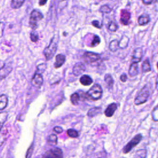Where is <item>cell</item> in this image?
I'll return each mask as SVG.
<instances>
[{"label":"cell","instance_id":"cell-1","mask_svg":"<svg viewBox=\"0 0 158 158\" xmlns=\"http://www.w3.org/2000/svg\"><path fill=\"white\" fill-rule=\"evenodd\" d=\"M82 59H83L84 62L88 65L92 66H98L100 61L101 60V56L99 54L96 52L86 51L83 53Z\"/></svg>","mask_w":158,"mask_h":158},{"label":"cell","instance_id":"cell-2","mask_svg":"<svg viewBox=\"0 0 158 158\" xmlns=\"http://www.w3.org/2000/svg\"><path fill=\"white\" fill-rule=\"evenodd\" d=\"M57 40L54 36L50 41V43L48 46H46L43 50V54L46 60H51L56 54L57 50Z\"/></svg>","mask_w":158,"mask_h":158},{"label":"cell","instance_id":"cell-3","mask_svg":"<svg viewBox=\"0 0 158 158\" xmlns=\"http://www.w3.org/2000/svg\"><path fill=\"white\" fill-rule=\"evenodd\" d=\"M103 94V90L99 84L93 85L86 93V97L91 100L97 101L101 98Z\"/></svg>","mask_w":158,"mask_h":158},{"label":"cell","instance_id":"cell-4","mask_svg":"<svg viewBox=\"0 0 158 158\" xmlns=\"http://www.w3.org/2000/svg\"><path fill=\"white\" fill-rule=\"evenodd\" d=\"M150 95L149 89L147 85H144L138 93L136 96L135 97L134 103L135 105L138 106L145 103Z\"/></svg>","mask_w":158,"mask_h":158},{"label":"cell","instance_id":"cell-5","mask_svg":"<svg viewBox=\"0 0 158 158\" xmlns=\"http://www.w3.org/2000/svg\"><path fill=\"white\" fill-rule=\"evenodd\" d=\"M43 18V15L42 13L38 10H33L30 14L29 19V26L33 30H36L38 27V22L41 20Z\"/></svg>","mask_w":158,"mask_h":158},{"label":"cell","instance_id":"cell-6","mask_svg":"<svg viewBox=\"0 0 158 158\" xmlns=\"http://www.w3.org/2000/svg\"><path fill=\"white\" fill-rule=\"evenodd\" d=\"M143 136L141 134L136 135L122 149V152L123 154L129 153L133 148L137 146L139 142L142 140Z\"/></svg>","mask_w":158,"mask_h":158},{"label":"cell","instance_id":"cell-7","mask_svg":"<svg viewBox=\"0 0 158 158\" xmlns=\"http://www.w3.org/2000/svg\"><path fill=\"white\" fill-rule=\"evenodd\" d=\"M43 157H63L62 150L59 148H54L47 151L43 156Z\"/></svg>","mask_w":158,"mask_h":158},{"label":"cell","instance_id":"cell-8","mask_svg":"<svg viewBox=\"0 0 158 158\" xmlns=\"http://www.w3.org/2000/svg\"><path fill=\"white\" fill-rule=\"evenodd\" d=\"M85 70L86 67L85 64L81 62H78L74 65L72 69V73L75 76L78 77L80 75H82Z\"/></svg>","mask_w":158,"mask_h":158},{"label":"cell","instance_id":"cell-9","mask_svg":"<svg viewBox=\"0 0 158 158\" xmlns=\"http://www.w3.org/2000/svg\"><path fill=\"white\" fill-rule=\"evenodd\" d=\"M41 74L42 73L36 72H35L31 80V83L33 86H35L38 88H40L43 85L44 80Z\"/></svg>","mask_w":158,"mask_h":158},{"label":"cell","instance_id":"cell-10","mask_svg":"<svg viewBox=\"0 0 158 158\" xmlns=\"http://www.w3.org/2000/svg\"><path fill=\"white\" fill-rule=\"evenodd\" d=\"M131 17L130 12L127 10H122L120 14V22L124 25H127L130 23Z\"/></svg>","mask_w":158,"mask_h":158},{"label":"cell","instance_id":"cell-11","mask_svg":"<svg viewBox=\"0 0 158 158\" xmlns=\"http://www.w3.org/2000/svg\"><path fill=\"white\" fill-rule=\"evenodd\" d=\"M143 56V53L141 48H138L135 49L133 52L131 62H135L139 63L140 61H141Z\"/></svg>","mask_w":158,"mask_h":158},{"label":"cell","instance_id":"cell-12","mask_svg":"<svg viewBox=\"0 0 158 158\" xmlns=\"http://www.w3.org/2000/svg\"><path fill=\"white\" fill-rule=\"evenodd\" d=\"M117 109V105L115 102H112L107 106L104 110V115L107 117H111L115 113Z\"/></svg>","mask_w":158,"mask_h":158},{"label":"cell","instance_id":"cell-13","mask_svg":"<svg viewBox=\"0 0 158 158\" xmlns=\"http://www.w3.org/2000/svg\"><path fill=\"white\" fill-rule=\"evenodd\" d=\"M55 59H55L56 60H55V62L54 63V67L56 69L61 67L64 65L66 60L65 56L63 54H59L56 55Z\"/></svg>","mask_w":158,"mask_h":158},{"label":"cell","instance_id":"cell-14","mask_svg":"<svg viewBox=\"0 0 158 158\" xmlns=\"http://www.w3.org/2000/svg\"><path fill=\"white\" fill-rule=\"evenodd\" d=\"M138 63L135 62H131L129 69L128 74L130 77H135L138 74Z\"/></svg>","mask_w":158,"mask_h":158},{"label":"cell","instance_id":"cell-15","mask_svg":"<svg viewBox=\"0 0 158 158\" xmlns=\"http://www.w3.org/2000/svg\"><path fill=\"white\" fill-rule=\"evenodd\" d=\"M80 82L83 86H89L93 83V80L89 75H83L80 78Z\"/></svg>","mask_w":158,"mask_h":158},{"label":"cell","instance_id":"cell-16","mask_svg":"<svg viewBox=\"0 0 158 158\" xmlns=\"http://www.w3.org/2000/svg\"><path fill=\"white\" fill-rule=\"evenodd\" d=\"M150 22V17L149 15L143 14L141 15L138 19V23L139 25L143 26L148 24Z\"/></svg>","mask_w":158,"mask_h":158},{"label":"cell","instance_id":"cell-17","mask_svg":"<svg viewBox=\"0 0 158 158\" xmlns=\"http://www.w3.org/2000/svg\"><path fill=\"white\" fill-rule=\"evenodd\" d=\"M102 108L101 107H91L87 112V115L90 117H94L98 115L101 112Z\"/></svg>","mask_w":158,"mask_h":158},{"label":"cell","instance_id":"cell-18","mask_svg":"<svg viewBox=\"0 0 158 158\" xmlns=\"http://www.w3.org/2000/svg\"><path fill=\"white\" fill-rule=\"evenodd\" d=\"M7 103H8L7 96L4 94H2L0 96V110H2L4 109H6V107L7 106Z\"/></svg>","mask_w":158,"mask_h":158},{"label":"cell","instance_id":"cell-19","mask_svg":"<svg viewBox=\"0 0 158 158\" xmlns=\"http://www.w3.org/2000/svg\"><path fill=\"white\" fill-rule=\"evenodd\" d=\"M104 81L106 83L109 88L112 89L113 88L114 81V79H113V78H112V77L110 74L106 73L104 75Z\"/></svg>","mask_w":158,"mask_h":158},{"label":"cell","instance_id":"cell-20","mask_svg":"<svg viewBox=\"0 0 158 158\" xmlns=\"http://www.w3.org/2000/svg\"><path fill=\"white\" fill-rule=\"evenodd\" d=\"M128 43H129V38L126 36H123L120 40V41H118L119 48L122 49H125L128 46Z\"/></svg>","mask_w":158,"mask_h":158},{"label":"cell","instance_id":"cell-21","mask_svg":"<svg viewBox=\"0 0 158 158\" xmlns=\"http://www.w3.org/2000/svg\"><path fill=\"white\" fill-rule=\"evenodd\" d=\"M141 67H142V72L144 73H148L151 70L150 62H149L148 59H146L143 61Z\"/></svg>","mask_w":158,"mask_h":158},{"label":"cell","instance_id":"cell-22","mask_svg":"<svg viewBox=\"0 0 158 158\" xmlns=\"http://www.w3.org/2000/svg\"><path fill=\"white\" fill-rule=\"evenodd\" d=\"M70 100L71 103L73 105H77L80 100V94H78L77 93H74L73 94H72L70 96Z\"/></svg>","mask_w":158,"mask_h":158},{"label":"cell","instance_id":"cell-23","mask_svg":"<svg viewBox=\"0 0 158 158\" xmlns=\"http://www.w3.org/2000/svg\"><path fill=\"white\" fill-rule=\"evenodd\" d=\"M109 48L112 52H115L117 51V49L119 48V44H118V41L117 40H112L109 44Z\"/></svg>","mask_w":158,"mask_h":158},{"label":"cell","instance_id":"cell-24","mask_svg":"<svg viewBox=\"0 0 158 158\" xmlns=\"http://www.w3.org/2000/svg\"><path fill=\"white\" fill-rule=\"evenodd\" d=\"M47 143L51 145H56L57 143V136L55 134H51L47 138Z\"/></svg>","mask_w":158,"mask_h":158},{"label":"cell","instance_id":"cell-25","mask_svg":"<svg viewBox=\"0 0 158 158\" xmlns=\"http://www.w3.org/2000/svg\"><path fill=\"white\" fill-rule=\"evenodd\" d=\"M24 1L25 0H11V7L13 9H18L23 5Z\"/></svg>","mask_w":158,"mask_h":158},{"label":"cell","instance_id":"cell-26","mask_svg":"<svg viewBox=\"0 0 158 158\" xmlns=\"http://www.w3.org/2000/svg\"><path fill=\"white\" fill-rule=\"evenodd\" d=\"M67 135H68V136L72 138H77L79 136L78 132L77 130L72 128H70L67 130Z\"/></svg>","mask_w":158,"mask_h":158},{"label":"cell","instance_id":"cell-27","mask_svg":"<svg viewBox=\"0 0 158 158\" xmlns=\"http://www.w3.org/2000/svg\"><path fill=\"white\" fill-rule=\"evenodd\" d=\"M151 117L154 121L158 122V104L154 107L151 111Z\"/></svg>","mask_w":158,"mask_h":158},{"label":"cell","instance_id":"cell-28","mask_svg":"<svg viewBox=\"0 0 158 158\" xmlns=\"http://www.w3.org/2000/svg\"><path fill=\"white\" fill-rule=\"evenodd\" d=\"M118 27L117 24L114 21H111L108 23L107 28L109 31H110L112 32L116 31L118 29Z\"/></svg>","mask_w":158,"mask_h":158},{"label":"cell","instance_id":"cell-29","mask_svg":"<svg viewBox=\"0 0 158 158\" xmlns=\"http://www.w3.org/2000/svg\"><path fill=\"white\" fill-rule=\"evenodd\" d=\"M46 67H47V65H46V63L40 64L36 66V72H38V73H43L46 70Z\"/></svg>","mask_w":158,"mask_h":158},{"label":"cell","instance_id":"cell-30","mask_svg":"<svg viewBox=\"0 0 158 158\" xmlns=\"http://www.w3.org/2000/svg\"><path fill=\"white\" fill-rule=\"evenodd\" d=\"M7 112L4 111V112H1L0 114V123H1V128H2V125L6 121L7 118Z\"/></svg>","mask_w":158,"mask_h":158},{"label":"cell","instance_id":"cell-31","mask_svg":"<svg viewBox=\"0 0 158 158\" xmlns=\"http://www.w3.org/2000/svg\"><path fill=\"white\" fill-rule=\"evenodd\" d=\"M30 36L31 41L32 42H33V43L37 42L38 41V40H39V35H38V33L35 30L30 33Z\"/></svg>","mask_w":158,"mask_h":158},{"label":"cell","instance_id":"cell-32","mask_svg":"<svg viewBox=\"0 0 158 158\" xmlns=\"http://www.w3.org/2000/svg\"><path fill=\"white\" fill-rule=\"evenodd\" d=\"M101 42V40H100V38L99 36L98 35H94L93 36V39L91 43V46L92 47H95L96 46H98Z\"/></svg>","mask_w":158,"mask_h":158},{"label":"cell","instance_id":"cell-33","mask_svg":"<svg viewBox=\"0 0 158 158\" xmlns=\"http://www.w3.org/2000/svg\"><path fill=\"white\" fill-rule=\"evenodd\" d=\"M136 157H145L146 156V149H139L136 152Z\"/></svg>","mask_w":158,"mask_h":158},{"label":"cell","instance_id":"cell-34","mask_svg":"<svg viewBox=\"0 0 158 158\" xmlns=\"http://www.w3.org/2000/svg\"><path fill=\"white\" fill-rule=\"evenodd\" d=\"M111 8L109 7L107 5H104V6H102L100 9H99V11L102 13H109L110 11H111Z\"/></svg>","mask_w":158,"mask_h":158},{"label":"cell","instance_id":"cell-35","mask_svg":"<svg viewBox=\"0 0 158 158\" xmlns=\"http://www.w3.org/2000/svg\"><path fill=\"white\" fill-rule=\"evenodd\" d=\"M33 144H31V145L29 147V148L28 149L27 151V154H26V156L25 157L27 158H28V157H31V156H32V154H33Z\"/></svg>","mask_w":158,"mask_h":158},{"label":"cell","instance_id":"cell-36","mask_svg":"<svg viewBox=\"0 0 158 158\" xmlns=\"http://www.w3.org/2000/svg\"><path fill=\"white\" fill-rule=\"evenodd\" d=\"M53 131L57 133V134H59V133H61L62 131H63V129L62 127H59V126H56L53 128Z\"/></svg>","mask_w":158,"mask_h":158},{"label":"cell","instance_id":"cell-37","mask_svg":"<svg viewBox=\"0 0 158 158\" xmlns=\"http://www.w3.org/2000/svg\"><path fill=\"white\" fill-rule=\"evenodd\" d=\"M91 24L93 26H94V27L97 28H101L102 27V25L100 24L98 20H93L91 22Z\"/></svg>","mask_w":158,"mask_h":158},{"label":"cell","instance_id":"cell-38","mask_svg":"<svg viewBox=\"0 0 158 158\" xmlns=\"http://www.w3.org/2000/svg\"><path fill=\"white\" fill-rule=\"evenodd\" d=\"M120 80L123 83L126 82L127 80V75L125 73H122L120 77Z\"/></svg>","mask_w":158,"mask_h":158},{"label":"cell","instance_id":"cell-39","mask_svg":"<svg viewBox=\"0 0 158 158\" xmlns=\"http://www.w3.org/2000/svg\"><path fill=\"white\" fill-rule=\"evenodd\" d=\"M143 3L145 5H149L151 4H152V2H155L156 0H141Z\"/></svg>","mask_w":158,"mask_h":158},{"label":"cell","instance_id":"cell-40","mask_svg":"<svg viewBox=\"0 0 158 158\" xmlns=\"http://www.w3.org/2000/svg\"><path fill=\"white\" fill-rule=\"evenodd\" d=\"M47 1L48 0H39V4L40 6H43L46 3Z\"/></svg>","mask_w":158,"mask_h":158},{"label":"cell","instance_id":"cell-41","mask_svg":"<svg viewBox=\"0 0 158 158\" xmlns=\"http://www.w3.org/2000/svg\"><path fill=\"white\" fill-rule=\"evenodd\" d=\"M156 89L158 91V75H157V78H156Z\"/></svg>","mask_w":158,"mask_h":158},{"label":"cell","instance_id":"cell-42","mask_svg":"<svg viewBox=\"0 0 158 158\" xmlns=\"http://www.w3.org/2000/svg\"><path fill=\"white\" fill-rule=\"evenodd\" d=\"M154 2H155V7L156 8V10H158V0H156Z\"/></svg>","mask_w":158,"mask_h":158},{"label":"cell","instance_id":"cell-43","mask_svg":"<svg viewBox=\"0 0 158 158\" xmlns=\"http://www.w3.org/2000/svg\"><path fill=\"white\" fill-rule=\"evenodd\" d=\"M157 69H158V62H157Z\"/></svg>","mask_w":158,"mask_h":158}]
</instances>
